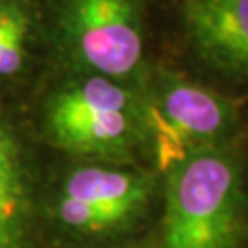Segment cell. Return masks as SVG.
Masks as SVG:
<instances>
[{
	"mask_svg": "<svg viewBox=\"0 0 248 248\" xmlns=\"http://www.w3.org/2000/svg\"><path fill=\"white\" fill-rule=\"evenodd\" d=\"M160 248H237L245 171L230 143L195 151L166 171Z\"/></svg>",
	"mask_w": 248,
	"mask_h": 248,
	"instance_id": "obj_1",
	"label": "cell"
},
{
	"mask_svg": "<svg viewBox=\"0 0 248 248\" xmlns=\"http://www.w3.org/2000/svg\"><path fill=\"white\" fill-rule=\"evenodd\" d=\"M45 131L59 149L99 160H125L145 143L142 90L131 83L83 74L53 90Z\"/></svg>",
	"mask_w": 248,
	"mask_h": 248,
	"instance_id": "obj_2",
	"label": "cell"
},
{
	"mask_svg": "<svg viewBox=\"0 0 248 248\" xmlns=\"http://www.w3.org/2000/svg\"><path fill=\"white\" fill-rule=\"evenodd\" d=\"M142 99L145 142L164 173L195 151L230 143L239 127L235 101L180 74H162Z\"/></svg>",
	"mask_w": 248,
	"mask_h": 248,
	"instance_id": "obj_3",
	"label": "cell"
},
{
	"mask_svg": "<svg viewBox=\"0 0 248 248\" xmlns=\"http://www.w3.org/2000/svg\"><path fill=\"white\" fill-rule=\"evenodd\" d=\"M57 35L81 74L133 85L143 68V0H57Z\"/></svg>",
	"mask_w": 248,
	"mask_h": 248,
	"instance_id": "obj_4",
	"label": "cell"
},
{
	"mask_svg": "<svg viewBox=\"0 0 248 248\" xmlns=\"http://www.w3.org/2000/svg\"><path fill=\"white\" fill-rule=\"evenodd\" d=\"M191 50L213 72L248 85V0H182Z\"/></svg>",
	"mask_w": 248,
	"mask_h": 248,
	"instance_id": "obj_5",
	"label": "cell"
},
{
	"mask_svg": "<svg viewBox=\"0 0 248 248\" xmlns=\"http://www.w3.org/2000/svg\"><path fill=\"white\" fill-rule=\"evenodd\" d=\"M156 180L147 171L129 168L83 166L64 177L59 195L98 206L134 222L147 208Z\"/></svg>",
	"mask_w": 248,
	"mask_h": 248,
	"instance_id": "obj_6",
	"label": "cell"
},
{
	"mask_svg": "<svg viewBox=\"0 0 248 248\" xmlns=\"http://www.w3.org/2000/svg\"><path fill=\"white\" fill-rule=\"evenodd\" d=\"M22 153L13 131L0 122V247L22 248L30 219Z\"/></svg>",
	"mask_w": 248,
	"mask_h": 248,
	"instance_id": "obj_7",
	"label": "cell"
},
{
	"mask_svg": "<svg viewBox=\"0 0 248 248\" xmlns=\"http://www.w3.org/2000/svg\"><path fill=\"white\" fill-rule=\"evenodd\" d=\"M30 11L24 0H0V78L17 74L26 59Z\"/></svg>",
	"mask_w": 248,
	"mask_h": 248,
	"instance_id": "obj_8",
	"label": "cell"
},
{
	"mask_svg": "<svg viewBox=\"0 0 248 248\" xmlns=\"http://www.w3.org/2000/svg\"><path fill=\"white\" fill-rule=\"evenodd\" d=\"M53 212L57 221L61 222L64 228L72 232H78L83 235H101V233H110V232L122 230L129 226L127 222L114 212H108L98 206H92L87 202H79L68 197L57 195Z\"/></svg>",
	"mask_w": 248,
	"mask_h": 248,
	"instance_id": "obj_9",
	"label": "cell"
},
{
	"mask_svg": "<svg viewBox=\"0 0 248 248\" xmlns=\"http://www.w3.org/2000/svg\"><path fill=\"white\" fill-rule=\"evenodd\" d=\"M125 248H142V247H125Z\"/></svg>",
	"mask_w": 248,
	"mask_h": 248,
	"instance_id": "obj_10",
	"label": "cell"
},
{
	"mask_svg": "<svg viewBox=\"0 0 248 248\" xmlns=\"http://www.w3.org/2000/svg\"><path fill=\"white\" fill-rule=\"evenodd\" d=\"M0 248H2V247H0Z\"/></svg>",
	"mask_w": 248,
	"mask_h": 248,
	"instance_id": "obj_11",
	"label": "cell"
}]
</instances>
